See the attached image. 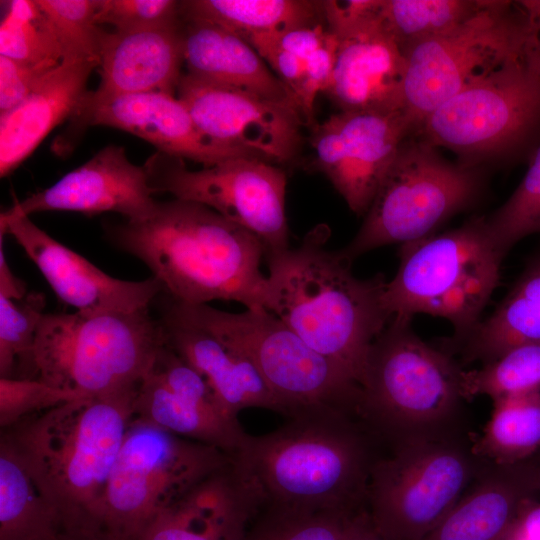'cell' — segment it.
I'll return each mask as SVG.
<instances>
[{"label": "cell", "instance_id": "cell-28", "mask_svg": "<svg viewBox=\"0 0 540 540\" xmlns=\"http://www.w3.org/2000/svg\"><path fill=\"white\" fill-rule=\"evenodd\" d=\"M540 344V254L529 262L496 309L442 349L461 364L490 362L521 345Z\"/></svg>", "mask_w": 540, "mask_h": 540}, {"label": "cell", "instance_id": "cell-8", "mask_svg": "<svg viewBox=\"0 0 540 540\" xmlns=\"http://www.w3.org/2000/svg\"><path fill=\"white\" fill-rule=\"evenodd\" d=\"M484 170L444 158L417 136L400 144L365 219L341 251L353 261L389 244H408L436 233L475 205L484 191Z\"/></svg>", "mask_w": 540, "mask_h": 540}, {"label": "cell", "instance_id": "cell-23", "mask_svg": "<svg viewBox=\"0 0 540 540\" xmlns=\"http://www.w3.org/2000/svg\"><path fill=\"white\" fill-rule=\"evenodd\" d=\"M337 38L334 69L322 93L343 112L403 111L404 55L382 28L379 13Z\"/></svg>", "mask_w": 540, "mask_h": 540}, {"label": "cell", "instance_id": "cell-19", "mask_svg": "<svg viewBox=\"0 0 540 540\" xmlns=\"http://www.w3.org/2000/svg\"><path fill=\"white\" fill-rule=\"evenodd\" d=\"M0 232L17 241L57 297L76 308V312L135 311L149 307L164 291L161 282L153 276L127 281L104 273L40 229L29 216L2 213Z\"/></svg>", "mask_w": 540, "mask_h": 540}, {"label": "cell", "instance_id": "cell-1", "mask_svg": "<svg viewBox=\"0 0 540 540\" xmlns=\"http://www.w3.org/2000/svg\"><path fill=\"white\" fill-rule=\"evenodd\" d=\"M110 242L142 261L172 298L193 305L214 300L266 310L268 278L260 240L213 209L191 201L158 202L138 222L108 226Z\"/></svg>", "mask_w": 540, "mask_h": 540}, {"label": "cell", "instance_id": "cell-41", "mask_svg": "<svg viewBox=\"0 0 540 540\" xmlns=\"http://www.w3.org/2000/svg\"><path fill=\"white\" fill-rule=\"evenodd\" d=\"M338 46L339 39L328 31L322 47L311 55L305 64V72L296 93V100L305 125L311 129L317 124L314 117L315 100L318 93L323 92L330 81Z\"/></svg>", "mask_w": 540, "mask_h": 540}, {"label": "cell", "instance_id": "cell-40", "mask_svg": "<svg viewBox=\"0 0 540 540\" xmlns=\"http://www.w3.org/2000/svg\"><path fill=\"white\" fill-rule=\"evenodd\" d=\"M181 20V2L174 0H98L97 25L133 31L169 25Z\"/></svg>", "mask_w": 540, "mask_h": 540}, {"label": "cell", "instance_id": "cell-15", "mask_svg": "<svg viewBox=\"0 0 540 540\" xmlns=\"http://www.w3.org/2000/svg\"><path fill=\"white\" fill-rule=\"evenodd\" d=\"M178 99L211 139L277 166L300 153L304 119L298 108L182 74Z\"/></svg>", "mask_w": 540, "mask_h": 540}, {"label": "cell", "instance_id": "cell-11", "mask_svg": "<svg viewBox=\"0 0 540 540\" xmlns=\"http://www.w3.org/2000/svg\"><path fill=\"white\" fill-rule=\"evenodd\" d=\"M539 48L536 27L517 2L485 0L453 29L403 51V111L414 135L426 117L468 83Z\"/></svg>", "mask_w": 540, "mask_h": 540}, {"label": "cell", "instance_id": "cell-21", "mask_svg": "<svg viewBox=\"0 0 540 540\" xmlns=\"http://www.w3.org/2000/svg\"><path fill=\"white\" fill-rule=\"evenodd\" d=\"M158 297L165 344L205 378L228 414L238 418L244 409L262 408L283 415L277 399L242 353L194 318L182 302L164 291Z\"/></svg>", "mask_w": 540, "mask_h": 540}, {"label": "cell", "instance_id": "cell-4", "mask_svg": "<svg viewBox=\"0 0 540 540\" xmlns=\"http://www.w3.org/2000/svg\"><path fill=\"white\" fill-rule=\"evenodd\" d=\"M136 393L76 399L2 430L63 532L100 533L103 496Z\"/></svg>", "mask_w": 540, "mask_h": 540}, {"label": "cell", "instance_id": "cell-20", "mask_svg": "<svg viewBox=\"0 0 540 540\" xmlns=\"http://www.w3.org/2000/svg\"><path fill=\"white\" fill-rule=\"evenodd\" d=\"M152 195L144 166L130 162L123 147L108 145L52 186L16 202L6 212L20 216L46 211L114 212L126 221L138 222L155 213L158 202Z\"/></svg>", "mask_w": 540, "mask_h": 540}, {"label": "cell", "instance_id": "cell-22", "mask_svg": "<svg viewBox=\"0 0 540 540\" xmlns=\"http://www.w3.org/2000/svg\"><path fill=\"white\" fill-rule=\"evenodd\" d=\"M183 64L182 18L139 30L104 31L100 82L95 90L87 91L73 116L120 96L146 92L174 95Z\"/></svg>", "mask_w": 540, "mask_h": 540}, {"label": "cell", "instance_id": "cell-12", "mask_svg": "<svg viewBox=\"0 0 540 540\" xmlns=\"http://www.w3.org/2000/svg\"><path fill=\"white\" fill-rule=\"evenodd\" d=\"M233 457L134 417L111 470L99 517L109 540H138L167 507Z\"/></svg>", "mask_w": 540, "mask_h": 540}, {"label": "cell", "instance_id": "cell-50", "mask_svg": "<svg viewBox=\"0 0 540 540\" xmlns=\"http://www.w3.org/2000/svg\"><path fill=\"white\" fill-rule=\"evenodd\" d=\"M55 540H109L103 533L62 532Z\"/></svg>", "mask_w": 540, "mask_h": 540}, {"label": "cell", "instance_id": "cell-10", "mask_svg": "<svg viewBox=\"0 0 540 540\" xmlns=\"http://www.w3.org/2000/svg\"><path fill=\"white\" fill-rule=\"evenodd\" d=\"M187 311L257 369L283 415H359L361 386L267 310L230 313L182 302Z\"/></svg>", "mask_w": 540, "mask_h": 540}, {"label": "cell", "instance_id": "cell-31", "mask_svg": "<svg viewBox=\"0 0 540 540\" xmlns=\"http://www.w3.org/2000/svg\"><path fill=\"white\" fill-rule=\"evenodd\" d=\"M491 416L473 436L474 453L484 461L510 465L540 452V391L492 401Z\"/></svg>", "mask_w": 540, "mask_h": 540}, {"label": "cell", "instance_id": "cell-46", "mask_svg": "<svg viewBox=\"0 0 540 540\" xmlns=\"http://www.w3.org/2000/svg\"><path fill=\"white\" fill-rule=\"evenodd\" d=\"M502 540H540V501L527 499Z\"/></svg>", "mask_w": 540, "mask_h": 540}, {"label": "cell", "instance_id": "cell-44", "mask_svg": "<svg viewBox=\"0 0 540 540\" xmlns=\"http://www.w3.org/2000/svg\"><path fill=\"white\" fill-rule=\"evenodd\" d=\"M328 30L322 23L298 27L280 34L256 36L246 40L252 47L259 44L274 45L304 60L313 55L324 44Z\"/></svg>", "mask_w": 540, "mask_h": 540}, {"label": "cell", "instance_id": "cell-38", "mask_svg": "<svg viewBox=\"0 0 540 540\" xmlns=\"http://www.w3.org/2000/svg\"><path fill=\"white\" fill-rule=\"evenodd\" d=\"M48 18L64 57L98 61L103 29L95 23L98 0H36Z\"/></svg>", "mask_w": 540, "mask_h": 540}, {"label": "cell", "instance_id": "cell-48", "mask_svg": "<svg viewBox=\"0 0 540 540\" xmlns=\"http://www.w3.org/2000/svg\"><path fill=\"white\" fill-rule=\"evenodd\" d=\"M346 540H387L374 527L368 510L357 520Z\"/></svg>", "mask_w": 540, "mask_h": 540}, {"label": "cell", "instance_id": "cell-36", "mask_svg": "<svg viewBox=\"0 0 540 540\" xmlns=\"http://www.w3.org/2000/svg\"><path fill=\"white\" fill-rule=\"evenodd\" d=\"M44 308L41 293H27L20 300L0 295V377L14 378L20 366L21 379H35L33 350Z\"/></svg>", "mask_w": 540, "mask_h": 540}, {"label": "cell", "instance_id": "cell-37", "mask_svg": "<svg viewBox=\"0 0 540 540\" xmlns=\"http://www.w3.org/2000/svg\"><path fill=\"white\" fill-rule=\"evenodd\" d=\"M489 234L505 256L523 238L540 233V145L510 197L485 216Z\"/></svg>", "mask_w": 540, "mask_h": 540}, {"label": "cell", "instance_id": "cell-9", "mask_svg": "<svg viewBox=\"0 0 540 540\" xmlns=\"http://www.w3.org/2000/svg\"><path fill=\"white\" fill-rule=\"evenodd\" d=\"M540 130V52L477 77L430 113L415 136L483 168L508 158Z\"/></svg>", "mask_w": 540, "mask_h": 540}, {"label": "cell", "instance_id": "cell-7", "mask_svg": "<svg viewBox=\"0 0 540 540\" xmlns=\"http://www.w3.org/2000/svg\"><path fill=\"white\" fill-rule=\"evenodd\" d=\"M399 256L397 272L382 294L390 320H412L416 314L443 318L454 328L452 339L465 336L481 320L505 257L485 216L401 245Z\"/></svg>", "mask_w": 540, "mask_h": 540}, {"label": "cell", "instance_id": "cell-42", "mask_svg": "<svg viewBox=\"0 0 540 540\" xmlns=\"http://www.w3.org/2000/svg\"><path fill=\"white\" fill-rule=\"evenodd\" d=\"M58 65L24 63L0 56V113L21 103Z\"/></svg>", "mask_w": 540, "mask_h": 540}, {"label": "cell", "instance_id": "cell-35", "mask_svg": "<svg viewBox=\"0 0 540 540\" xmlns=\"http://www.w3.org/2000/svg\"><path fill=\"white\" fill-rule=\"evenodd\" d=\"M0 56L31 64L62 62L63 48L36 0L9 2L0 25Z\"/></svg>", "mask_w": 540, "mask_h": 540}, {"label": "cell", "instance_id": "cell-30", "mask_svg": "<svg viewBox=\"0 0 540 540\" xmlns=\"http://www.w3.org/2000/svg\"><path fill=\"white\" fill-rule=\"evenodd\" d=\"M63 532L8 440H0V540H55Z\"/></svg>", "mask_w": 540, "mask_h": 540}, {"label": "cell", "instance_id": "cell-2", "mask_svg": "<svg viewBox=\"0 0 540 540\" xmlns=\"http://www.w3.org/2000/svg\"><path fill=\"white\" fill-rule=\"evenodd\" d=\"M288 419L272 432L250 435L233 457L261 508L367 509L371 473L383 455L361 418L328 413Z\"/></svg>", "mask_w": 540, "mask_h": 540}, {"label": "cell", "instance_id": "cell-14", "mask_svg": "<svg viewBox=\"0 0 540 540\" xmlns=\"http://www.w3.org/2000/svg\"><path fill=\"white\" fill-rule=\"evenodd\" d=\"M143 166L153 194L170 193L213 209L257 237L266 257L289 248L282 167L243 157L189 170L183 159L159 151Z\"/></svg>", "mask_w": 540, "mask_h": 540}, {"label": "cell", "instance_id": "cell-6", "mask_svg": "<svg viewBox=\"0 0 540 540\" xmlns=\"http://www.w3.org/2000/svg\"><path fill=\"white\" fill-rule=\"evenodd\" d=\"M164 344L160 322L149 307L45 313L33 350L35 379L83 398L133 392Z\"/></svg>", "mask_w": 540, "mask_h": 540}, {"label": "cell", "instance_id": "cell-13", "mask_svg": "<svg viewBox=\"0 0 540 540\" xmlns=\"http://www.w3.org/2000/svg\"><path fill=\"white\" fill-rule=\"evenodd\" d=\"M474 434L409 443L373 467L367 510L387 540H423L463 496L484 464Z\"/></svg>", "mask_w": 540, "mask_h": 540}, {"label": "cell", "instance_id": "cell-51", "mask_svg": "<svg viewBox=\"0 0 540 540\" xmlns=\"http://www.w3.org/2000/svg\"><path fill=\"white\" fill-rule=\"evenodd\" d=\"M532 459L536 468L537 478L540 486V452L536 454Z\"/></svg>", "mask_w": 540, "mask_h": 540}, {"label": "cell", "instance_id": "cell-5", "mask_svg": "<svg viewBox=\"0 0 540 540\" xmlns=\"http://www.w3.org/2000/svg\"><path fill=\"white\" fill-rule=\"evenodd\" d=\"M462 364L423 341L411 320L392 319L371 345L359 417L389 451L471 433L465 428Z\"/></svg>", "mask_w": 540, "mask_h": 540}, {"label": "cell", "instance_id": "cell-47", "mask_svg": "<svg viewBox=\"0 0 540 540\" xmlns=\"http://www.w3.org/2000/svg\"><path fill=\"white\" fill-rule=\"evenodd\" d=\"M0 295L20 300L27 295L26 284L10 269L3 250V234L0 241Z\"/></svg>", "mask_w": 540, "mask_h": 540}, {"label": "cell", "instance_id": "cell-27", "mask_svg": "<svg viewBox=\"0 0 540 540\" xmlns=\"http://www.w3.org/2000/svg\"><path fill=\"white\" fill-rule=\"evenodd\" d=\"M181 18L188 75L299 109L294 93L244 39L211 22Z\"/></svg>", "mask_w": 540, "mask_h": 540}, {"label": "cell", "instance_id": "cell-3", "mask_svg": "<svg viewBox=\"0 0 540 540\" xmlns=\"http://www.w3.org/2000/svg\"><path fill=\"white\" fill-rule=\"evenodd\" d=\"M326 229L267 257L265 309L318 353L342 367L361 386L374 340L390 322L383 275L356 277L352 261L326 247Z\"/></svg>", "mask_w": 540, "mask_h": 540}, {"label": "cell", "instance_id": "cell-32", "mask_svg": "<svg viewBox=\"0 0 540 540\" xmlns=\"http://www.w3.org/2000/svg\"><path fill=\"white\" fill-rule=\"evenodd\" d=\"M484 3L485 0H381L379 22L403 52L453 29Z\"/></svg>", "mask_w": 540, "mask_h": 540}, {"label": "cell", "instance_id": "cell-43", "mask_svg": "<svg viewBox=\"0 0 540 540\" xmlns=\"http://www.w3.org/2000/svg\"><path fill=\"white\" fill-rule=\"evenodd\" d=\"M381 0L321 1L322 14L328 31L341 36L378 17Z\"/></svg>", "mask_w": 540, "mask_h": 540}, {"label": "cell", "instance_id": "cell-25", "mask_svg": "<svg viewBox=\"0 0 540 540\" xmlns=\"http://www.w3.org/2000/svg\"><path fill=\"white\" fill-rule=\"evenodd\" d=\"M540 492L533 459L485 461L460 500L423 540H502L523 503Z\"/></svg>", "mask_w": 540, "mask_h": 540}, {"label": "cell", "instance_id": "cell-17", "mask_svg": "<svg viewBox=\"0 0 540 540\" xmlns=\"http://www.w3.org/2000/svg\"><path fill=\"white\" fill-rule=\"evenodd\" d=\"M134 417L231 457L250 436L222 407L205 378L166 344L138 387Z\"/></svg>", "mask_w": 540, "mask_h": 540}, {"label": "cell", "instance_id": "cell-34", "mask_svg": "<svg viewBox=\"0 0 540 540\" xmlns=\"http://www.w3.org/2000/svg\"><path fill=\"white\" fill-rule=\"evenodd\" d=\"M366 510L305 511L262 507L248 527L244 540H346Z\"/></svg>", "mask_w": 540, "mask_h": 540}, {"label": "cell", "instance_id": "cell-26", "mask_svg": "<svg viewBox=\"0 0 540 540\" xmlns=\"http://www.w3.org/2000/svg\"><path fill=\"white\" fill-rule=\"evenodd\" d=\"M99 62L64 57L16 107L0 116V176L14 171L41 141L77 111Z\"/></svg>", "mask_w": 540, "mask_h": 540}, {"label": "cell", "instance_id": "cell-24", "mask_svg": "<svg viewBox=\"0 0 540 540\" xmlns=\"http://www.w3.org/2000/svg\"><path fill=\"white\" fill-rule=\"evenodd\" d=\"M260 509L233 460L163 510L138 540H244Z\"/></svg>", "mask_w": 540, "mask_h": 540}, {"label": "cell", "instance_id": "cell-45", "mask_svg": "<svg viewBox=\"0 0 540 540\" xmlns=\"http://www.w3.org/2000/svg\"><path fill=\"white\" fill-rule=\"evenodd\" d=\"M253 48L296 97L304 76L306 62L274 45L259 44Z\"/></svg>", "mask_w": 540, "mask_h": 540}, {"label": "cell", "instance_id": "cell-39", "mask_svg": "<svg viewBox=\"0 0 540 540\" xmlns=\"http://www.w3.org/2000/svg\"><path fill=\"white\" fill-rule=\"evenodd\" d=\"M83 398L39 379L0 377V426L7 429L32 415Z\"/></svg>", "mask_w": 540, "mask_h": 540}, {"label": "cell", "instance_id": "cell-33", "mask_svg": "<svg viewBox=\"0 0 540 540\" xmlns=\"http://www.w3.org/2000/svg\"><path fill=\"white\" fill-rule=\"evenodd\" d=\"M461 389L467 402L540 391V344L517 346L478 368L464 369Z\"/></svg>", "mask_w": 540, "mask_h": 540}, {"label": "cell", "instance_id": "cell-18", "mask_svg": "<svg viewBox=\"0 0 540 540\" xmlns=\"http://www.w3.org/2000/svg\"><path fill=\"white\" fill-rule=\"evenodd\" d=\"M70 119V125L57 141L59 153L72 149L77 136L88 126L102 125L136 135L153 144L159 152L189 159L204 167L235 158H257L205 135L185 105L174 95L163 92L116 97Z\"/></svg>", "mask_w": 540, "mask_h": 540}, {"label": "cell", "instance_id": "cell-29", "mask_svg": "<svg viewBox=\"0 0 540 540\" xmlns=\"http://www.w3.org/2000/svg\"><path fill=\"white\" fill-rule=\"evenodd\" d=\"M181 17L201 19L245 41L322 23L321 1L190 0L181 1Z\"/></svg>", "mask_w": 540, "mask_h": 540}, {"label": "cell", "instance_id": "cell-16", "mask_svg": "<svg viewBox=\"0 0 540 540\" xmlns=\"http://www.w3.org/2000/svg\"><path fill=\"white\" fill-rule=\"evenodd\" d=\"M414 136L403 111L343 112L312 128L313 167L348 207L365 215L400 144Z\"/></svg>", "mask_w": 540, "mask_h": 540}, {"label": "cell", "instance_id": "cell-49", "mask_svg": "<svg viewBox=\"0 0 540 540\" xmlns=\"http://www.w3.org/2000/svg\"><path fill=\"white\" fill-rule=\"evenodd\" d=\"M519 3L527 11L536 27L540 51V0L519 1Z\"/></svg>", "mask_w": 540, "mask_h": 540}]
</instances>
